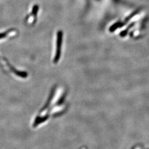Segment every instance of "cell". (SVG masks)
Here are the masks:
<instances>
[{
    "label": "cell",
    "mask_w": 149,
    "mask_h": 149,
    "mask_svg": "<svg viewBox=\"0 0 149 149\" xmlns=\"http://www.w3.org/2000/svg\"><path fill=\"white\" fill-rule=\"evenodd\" d=\"M85 149V148H84V149Z\"/></svg>",
    "instance_id": "6da1fadb"
}]
</instances>
